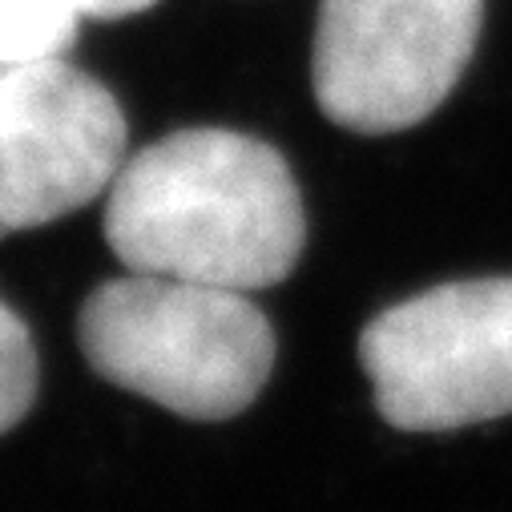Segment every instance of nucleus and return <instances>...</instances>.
Segmentation results:
<instances>
[{"label":"nucleus","instance_id":"1","mask_svg":"<svg viewBox=\"0 0 512 512\" xmlns=\"http://www.w3.org/2000/svg\"><path fill=\"white\" fill-rule=\"evenodd\" d=\"M105 242L125 271L250 295L295 271L307 214L275 146L234 130H182L121 162Z\"/></svg>","mask_w":512,"mask_h":512},{"label":"nucleus","instance_id":"2","mask_svg":"<svg viewBox=\"0 0 512 512\" xmlns=\"http://www.w3.org/2000/svg\"><path fill=\"white\" fill-rule=\"evenodd\" d=\"M77 343L101 379L186 420L246 412L275 367V327L246 291L138 271L81 303Z\"/></svg>","mask_w":512,"mask_h":512},{"label":"nucleus","instance_id":"3","mask_svg":"<svg viewBox=\"0 0 512 512\" xmlns=\"http://www.w3.org/2000/svg\"><path fill=\"white\" fill-rule=\"evenodd\" d=\"M375 408L400 432L512 412V279H464L379 311L359 335Z\"/></svg>","mask_w":512,"mask_h":512},{"label":"nucleus","instance_id":"4","mask_svg":"<svg viewBox=\"0 0 512 512\" xmlns=\"http://www.w3.org/2000/svg\"><path fill=\"white\" fill-rule=\"evenodd\" d=\"M484 0H323L319 109L351 134H400L444 105L468 69Z\"/></svg>","mask_w":512,"mask_h":512},{"label":"nucleus","instance_id":"5","mask_svg":"<svg viewBox=\"0 0 512 512\" xmlns=\"http://www.w3.org/2000/svg\"><path fill=\"white\" fill-rule=\"evenodd\" d=\"M125 154L117 97L65 57L0 61V238L105 194Z\"/></svg>","mask_w":512,"mask_h":512},{"label":"nucleus","instance_id":"6","mask_svg":"<svg viewBox=\"0 0 512 512\" xmlns=\"http://www.w3.org/2000/svg\"><path fill=\"white\" fill-rule=\"evenodd\" d=\"M81 17L77 0H0V61L65 57Z\"/></svg>","mask_w":512,"mask_h":512},{"label":"nucleus","instance_id":"7","mask_svg":"<svg viewBox=\"0 0 512 512\" xmlns=\"http://www.w3.org/2000/svg\"><path fill=\"white\" fill-rule=\"evenodd\" d=\"M37 383H41V363L29 327L13 307L0 303V436L13 432L33 400H37Z\"/></svg>","mask_w":512,"mask_h":512},{"label":"nucleus","instance_id":"8","mask_svg":"<svg viewBox=\"0 0 512 512\" xmlns=\"http://www.w3.org/2000/svg\"><path fill=\"white\" fill-rule=\"evenodd\" d=\"M85 17H97V21H117V17H134V13H146L154 0H77Z\"/></svg>","mask_w":512,"mask_h":512}]
</instances>
